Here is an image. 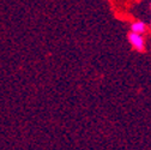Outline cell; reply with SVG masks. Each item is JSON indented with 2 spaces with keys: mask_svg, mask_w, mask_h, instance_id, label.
I'll return each instance as SVG.
<instances>
[{
  "mask_svg": "<svg viewBox=\"0 0 151 150\" xmlns=\"http://www.w3.org/2000/svg\"><path fill=\"white\" fill-rule=\"evenodd\" d=\"M128 40H129L131 45L133 46L136 49H138L139 52H143L144 50V39H143V37L139 34L131 32L128 35Z\"/></svg>",
  "mask_w": 151,
  "mask_h": 150,
  "instance_id": "cell-1",
  "label": "cell"
},
{
  "mask_svg": "<svg viewBox=\"0 0 151 150\" xmlns=\"http://www.w3.org/2000/svg\"><path fill=\"white\" fill-rule=\"evenodd\" d=\"M146 30V27L143 22H137L132 24V32H136V34H142Z\"/></svg>",
  "mask_w": 151,
  "mask_h": 150,
  "instance_id": "cell-2",
  "label": "cell"
}]
</instances>
